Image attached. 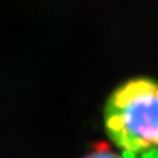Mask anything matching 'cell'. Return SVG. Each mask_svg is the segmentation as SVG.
<instances>
[{"instance_id":"obj_2","label":"cell","mask_w":158,"mask_h":158,"mask_svg":"<svg viewBox=\"0 0 158 158\" xmlns=\"http://www.w3.org/2000/svg\"><path fill=\"white\" fill-rule=\"evenodd\" d=\"M83 158H132V157L124 154V153L118 154V153L111 150L110 148L102 146V148H96L95 150L88 153V154L85 156ZM148 158H150V157H148Z\"/></svg>"},{"instance_id":"obj_1","label":"cell","mask_w":158,"mask_h":158,"mask_svg":"<svg viewBox=\"0 0 158 158\" xmlns=\"http://www.w3.org/2000/svg\"><path fill=\"white\" fill-rule=\"evenodd\" d=\"M108 137L132 158L158 154V82L135 78L118 86L104 108Z\"/></svg>"}]
</instances>
